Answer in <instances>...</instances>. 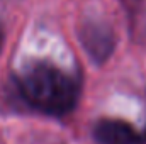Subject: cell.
I'll return each instance as SVG.
<instances>
[{"label":"cell","instance_id":"6da1fadb","mask_svg":"<svg viewBox=\"0 0 146 144\" xmlns=\"http://www.w3.org/2000/svg\"><path fill=\"white\" fill-rule=\"evenodd\" d=\"M24 98L37 110L61 115L70 112L78 98V87L72 76L49 63H36L21 75Z\"/></svg>","mask_w":146,"mask_h":144},{"label":"cell","instance_id":"7a4b0ae2","mask_svg":"<svg viewBox=\"0 0 146 144\" xmlns=\"http://www.w3.org/2000/svg\"><path fill=\"white\" fill-rule=\"evenodd\" d=\"M94 132L100 144H145V137L122 120H100Z\"/></svg>","mask_w":146,"mask_h":144},{"label":"cell","instance_id":"3957f363","mask_svg":"<svg viewBox=\"0 0 146 144\" xmlns=\"http://www.w3.org/2000/svg\"><path fill=\"white\" fill-rule=\"evenodd\" d=\"M80 36L92 58L102 61L106 56H109L112 49V32L107 26L99 22H88L87 26H83Z\"/></svg>","mask_w":146,"mask_h":144},{"label":"cell","instance_id":"277c9868","mask_svg":"<svg viewBox=\"0 0 146 144\" xmlns=\"http://www.w3.org/2000/svg\"><path fill=\"white\" fill-rule=\"evenodd\" d=\"M2 41H3V34H2V27H0V46H2Z\"/></svg>","mask_w":146,"mask_h":144}]
</instances>
